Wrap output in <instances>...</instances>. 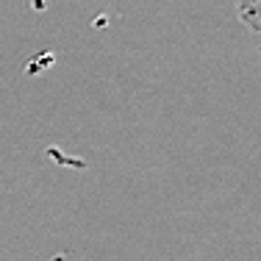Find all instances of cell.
<instances>
[{
  "instance_id": "cell-1",
  "label": "cell",
  "mask_w": 261,
  "mask_h": 261,
  "mask_svg": "<svg viewBox=\"0 0 261 261\" xmlns=\"http://www.w3.org/2000/svg\"><path fill=\"white\" fill-rule=\"evenodd\" d=\"M236 11L247 28L261 34V0H236Z\"/></svg>"
}]
</instances>
